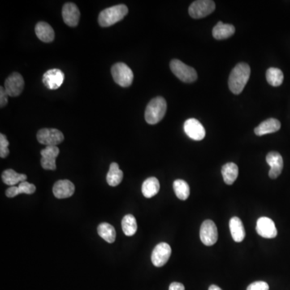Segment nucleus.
<instances>
[{
  "label": "nucleus",
  "instance_id": "obj_1",
  "mask_svg": "<svg viewBox=\"0 0 290 290\" xmlns=\"http://www.w3.org/2000/svg\"><path fill=\"white\" fill-rule=\"evenodd\" d=\"M250 74V66L248 64H238L232 70L229 77L228 85L230 91L235 95L241 93L249 80Z\"/></svg>",
  "mask_w": 290,
  "mask_h": 290
},
{
  "label": "nucleus",
  "instance_id": "obj_2",
  "mask_svg": "<svg viewBox=\"0 0 290 290\" xmlns=\"http://www.w3.org/2000/svg\"><path fill=\"white\" fill-rule=\"evenodd\" d=\"M167 110V103L162 97H154L151 100L145 110V120L149 124H157L163 119Z\"/></svg>",
  "mask_w": 290,
  "mask_h": 290
},
{
  "label": "nucleus",
  "instance_id": "obj_3",
  "mask_svg": "<svg viewBox=\"0 0 290 290\" xmlns=\"http://www.w3.org/2000/svg\"><path fill=\"white\" fill-rule=\"evenodd\" d=\"M128 13V8L124 4L116 5L104 9L98 16V23L102 27H110L120 21Z\"/></svg>",
  "mask_w": 290,
  "mask_h": 290
},
{
  "label": "nucleus",
  "instance_id": "obj_4",
  "mask_svg": "<svg viewBox=\"0 0 290 290\" xmlns=\"http://www.w3.org/2000/svg\"><path fill=\"white\" fill-rule=\"evenodd\" d=\"M170 69L174 75L182 81L183 83H191L197 80V74L196 70L181 62L180 60H172Z\"/></svg>",
  "mask_w": 290,
  "mask_h": 290
},
{
  "label": "nucleus",
  "instance_id": "obj_5",
  "mask_svg": "<svg viewBox=\"0 0 290 290\" xmlns=\"http://www.w3.org/2000/svg\"><path fill=\"white\" fill-rule=\"evenodd\" d=\"M111 74L114 82L122 87H128L133 82L134 75L132 70L126 64H114L111 68Z\"/></svg>",
  "mask_w": 290,
  "mask_h": 290
},
{
  "label": "nucleus",
  "instance_id": "obj_6",
  "mask_svg": "<svg viewBox=\"0 0 290 290\" xmlns=\"http://www.w3.org/2000/svg\"><path fill=\"white\" fill-rule=\"evenodd\" d=\"M215 10V3L211 0H197L191 3L189 14L193 19H201L210 15Z\"/></svg>",
  "mask_w": 290,
  "mask_h": 290
},
{
  "label": "nucleus",
  "instance_id": "obj_7",
  "mask_svg": "<svg viewBox=\"0 0 290 290\" xmlns=\"http://www.w3.org/2000/svg\"><path fill=\"white\" fill-rule=\"evenodd\" d=\"M39 143L46 146H57L63 142L64 135L62 131L55 128H43L36 135Z\"/></svg>",
  "mask_w": 290,
  "mask_h": 290
},
{
  "label": "nucleus",
  "instance_id": "obj_8",
  "mask_svg": "<svg viewBox=\"0 0 290 290\" xmlns=\"http://www.w3.org/2000/svg\"><path fill=\"white\" fill-rule=\"evenodd\" d=\"M200 239L204 245H214L218 240V229L214 222L210 219L204 221L200 228Z\"/></svg>",
  "mask_w": 290,
  "mask_h": 290
},
{
  "label": "nucleus",
  "instance_id": "obj_9",
  "mask_svg": "<svg viewBox=\"0 0 290 290\" xmlns=\"http://www.w3.org/2000/svg\"><path fill=\"white\" fill-rule=\"evenodd\" d=\"M172 249L167 243H160L153 249L151 260L156 267H162L170 260Z\"/></svg>",
  "mask_w": 290,
  "mask_h": 290
},
{
  "label": "nucleus",
  "instance_id": "obj_10",
  "mask_svg": "<svg viewBox=\"0 0 290 290\" xmlns=\"http://www.w3.org/2000/svg\"><path fill=\"white\" fill-rule=\"evenodd\" d=\"M24 87V81L21 74L19 73H13L5 81L4 89L8 96L17 97Z\"/></svg>",
  "mask_w": 290,
  "mask_h": 290
},
{
  "label": "nucleus",
  "instance_id": "obj_11",
  "mask_svg": "<svg viewBox=\"0 0 290 290\" xmlns=\"http://www.w3.org/2000/svg\"><path fill=\"white\" fill-rule=\"evenodd\" d=\"M256 231L261 237L273 239L278 235V230L271 218L261 217L256 222Z\"/></svg>",
  "mask_w": 290,
  "mask_h": 290
},
{
  "label": "nucleus",
  "instance_id": "obj_12",
  "mask_svg": "<svg viewBox=\"0 0 290 290\" xmlns=\"http://www.w3.org/2000/svg\"><path fill=\"white\" fill-rule=\"evenodd\" d=\"M65 80V74L58 69H52L43 75L42 82L44 85L49 90H57L61 87Z\"/></svg>",
  "mask_w": 290,
  "mask_h": 290
},
{
  "label": "nucleus",
  "instance_id": "obj_13",
  "mask_svg": "<svg viewBox=\"0 0 290 290\" xmlns=\"http://www.w3.org/2000/svg\"><path fill=\"white\" fill-rule=\"evenodd\" d=\"M184 131L189 137L197 141L203 140L205 136V130L202 124L197 119L193 118L185 122Z\"/></svg>",
  "mask_w": 290,
  "mask_h": 290
},
{
  "label": "nucleus",
  "instance_id": "obj_14",
  "mask_svg": "<svg viewBox=\"0 0 290 290\" xmlns=\"http://www.w3.org/2000/svg\"><path fill=\"white\" fill-rule=\"evenodd\" d=\"M60 150L57 146H46L40 152L41 160L40 164L43 169L47 170H55L56 158L59 155Z\"/></svg>",
  "mask_w": 290,
  "mask_h": 290
},
{
  "label": "nucleus",
  "instance_id": "obj_15",
  "mask_svg": "<svg viewBox=\"0 0 290 290\" xmlns=\"http://www.w3.org/2000/svg\"><path fill=\"white\" fill-rule=\"evenodd\" d=\"M266 161L270 165V170H269V177L272 179H276L282 174L284 162L282 155L278 152H270L266 157Z\"/></svg>",
  "mask_w": 290,
  "mask_h": 290
},
{
  "label": "nucleus",
  "instance_id": "obj_16",
  "mask_svg": "<svg viewBox=\"0 0 290 290\" xmlns=\"http://www.w3.org/2000/svg\"><path fill=\"white\" fill-rule=\"evenodd\" d=\"M62 17L65 23L70 27H76L79 24L80 11L76 4L68 2L62 8Z\"/></svg>",
  "mask_w": 290,
  "mask_h": 290
},
{
  "label": "nucleus",
  "instance_id": "obj_17",
  "mask_svg": "<svg viewBox=\"0 0 290 290\" xmlns=\"http://www.w3.org/2000/svg\"><path fill=\"white\" fill-rule=\"evenodd\" d=\"M75 187L69 180H60L56 182L53 188V193L57 198L62 199L70 197L74 193Z\"/></svg>",
  "mask_w": 290,
  "mask_h": 290
},
{
  "label": "nucleus",
  "instance_id": "obj_18",
  "mask_svg": "<svg viewBox=\"0 0 290 290\" xmlns=\"http://www.w3.org/2000/svg\"><path fill=\"white\" fill-rule=\"evenodd\" d=\"M35 32L37 37L43 42H52L55 37L53 28L46 22H39L36 25Z\"/></svg>",
  "mask_w": 290,
  "mask_h": 290
},
{
  "label": "nucleus",
  "instance_id": "obj_19",
  "mask_svg": "<svg viewBox=\"0 0 290 290\" xmlns=\"http://www.w3.org/2000/svg\"><path fill=\"white\" fill-rule=\"evenodd\" d=\"M281 128L280 121L276 119H269L264 121L255 128L256 136H261L267 134L274 133Z\"/></svg>",
  "mask_w": 290,
  "mask_h": 290
},
{
  "label": "nucleus",
  "instance_id": "obj_20",
  "mask_svg": "<svg viewBox=\"0 0 290 290\" xmlns=\"http://www.w3.org/2000/svg\"><path fill=\"white\" fill-rule=\"evenodd\" d=\"M229 227L234 241L240 243L244 240L246 235L245 230L240 218L238 217H232L229 222Z\"/></svg>",
  "mask_w": 290,
  "mask_h": 290
},
{
  "label": "nucleus",
  "instance_id": "obj_21",
  "mask_svg": "<svg viewBox=\"0 0 290 290\" xmlns=\"http://www.w3.org/2000/svg\"><path fill=\"white\" fill-rule=\"evenodd\" d=\"M235 32V28L233 25L218 22L212 30V34L216 40H224L231 37Z\"/></svg>",
  "mask_w": 290,
  "mask_h": 290
},
{
  "label": "nucleus",
  "instance_id": "obj_22",
  "mask_svg": "<svg viewBox=\"0 0 290 290\" xmlns=\"http://www.w3.org/2000/svg\"><path fill=\"white\" fill-rule=\"evenodd\" d=\"M222 175L225 183L229 186L233 184L239 175V168L232 162L225 164L222 167Z\"/></svg>",
  "mask_w": 290,
  "mask_h": 290
},
{
  "label": "nucleus",
  "instance_id": "obj_23",
  "mask_svg": "<svg viewBox=\"0 0 290 290\" xmlns=\"http://www.w3.org/2000/svg\"><path fill=\"white\" fill-rule=\"evenodd\" d=\"M160 191V182L157 178L152 177L144 181L142 185V193L147 198L157 195Z\"/></svg>",
  "mask_w": 290,
  "mask_h": 290
},
{
  "label": "nucleus",
  "instance_id": "obj_24",
  "mask_svg": "<svg viewBox=\"0 0 290 290\" xmlns=\"http://www.w3.org/2000/svg\"><path fill=\"white\" fill-rule=\"evenodd\" d=\"M2 180L5 184L15 187L16 184L26 182L27 176L25 174H18L15 170H6L2 174Z\"/></svg>",
  "mask_w": 290,
  "mask_h": 290
},
{
  "label": "nucleus",
  "instance_id": "obj_25",
  "mask_svg": "<svg viewBox=\"0 0 290 290\" xmlns=\"http://www.w3.org/2000/svg\"><path fill=\"white\" fill-rule=\"evenodd\" d=\"M123 173L117 163H111L106 176V182L110 187H117L123 180Z\"/></svg>",
  "mask_w": 290,
  "mask_h": 290
},
{
  "label": "nucleus",
  "instance_id": "obj_26",
  "mask_svg": "<svg viewBox=\"0 0 290 290\" xmlns=\"http://www.w3.org/2000/svg\"><path fill=\"white\" fill-rule=\"evenodd\" d=\"M97 234L100 237L107 242L109 244H112L115 241L116 238V231L112 225L109 224L107 222H102L97 227Z\"/></svg>",
  "mask_w": 290,
  "mask_h": 290
},
{
  "label": "nucleus",
  "instance_id": "obj_27",
  "mask_svg": "<svg viewBox=\"0 0 290 290\" xmlns=\"http://www.w3.org/2000/svg\"><path fill=\"white\" fill-rule=\"evenodd\" d=\"M174 190L177 197L183 201L187 200L191 193V189L189 187L188 183L182 179L174 181Z\"/></svg>",
  "mask_w": 290,
  "mask_h": 290
},
{
  "label": "nucleus",
  "instance_id": "obj_28",
  "mask_svg": "<svg viewBox=\"0 0 290 290\" xmlns=\"http://www.w3.org/2000/svg\"><path fill=\"white\" fill-rule=\"evenodd\" d=\"M122 229L127 236H132L137 231V222L132 214H127L122 220Z\"/></svg>",
  "mask_w": 290,
  "mask_h": 290
},
{
  "label": "nucleus",
  "instance_id": "obj_29",
  "mask_svg": "<svg viewBox=\"0 0 290 290\" xmlns=\"http://www.w3.org/2000/svg\"><path fill=\"white\" fill-rule=\"evenodd\" d=\"M266 79L270 85L278 87L283 83L284 74L279 69L272 67V68H269L266 72Z\"/></svg>",
  "mask_w": 290,
  "mask_h": 290
},
{
  "label": "nucleus",
  "instance_id": "obj_30",
  "mask_svg": "<svg viewBox=\"0 0 290 290\" xmlns=\"http://www.w3.org/2000/svg\"><path fill=\"white\" fill-rule=\"evenodd\" d=\"M9 142L6 136L3 134H0V157L6 158L9 154Z\"/></svg>",
  "mask_w": 290,
  "mask_h": 290
},
{
  "label": "nucleus",
  "instance_id": "obj_31",
  "mask_svg": "<svg viewBox=\"0 0 290 290\" xmlns=\"http://www.w3.org/2000/svg\"><path fill=\"white\" fill-rule=\"evenodd\" d=\"M18 188H19V194L20 193L32 194V193L36 192V190L34 185L32 184V183H29L28 182H23L21 183H19V186H18Z\"/></svg>",
  "mask_w": 290,
  "mask_h": 290
},
{
  "label": "nucleus",
  "instance_id": "obj_32",
  "mask_svg": "<svg viewBox=\"0 0 290 290\" xmlns=\"http://www.w3.org/2000/svg\"><path fill=\"white\" fill-rule=\"evenodd\" d=\"M247 290H269V286L265 282H255L248 286Z\"/></svg>",
  "mask_w": 290,
  "mask_h": 290
},
{
  "label": "nucleus",
  "instance_id": "obj_33",
  "mask_svg": "<svg viewBox=\"0 0 290 290\" xmlns=\"http://www.w3.org/2000/svg\"><path fill=\"white\" fill-rule=\"evenodd\" d=\"M7 93L5 91L4 87H0V106L4 107L7 104Z\"/></svg>",
  "mask_w": 290,
  "mask_h": 290
},
{
  "label": "nucleus",
  "instance_id": "obj_34",
  "mask_svg": "<svg viewBox=\"0 0 290 290\" xmlns=\"http://www.w3.org/2000/svg\"><path fill=\"white\" fill-rule=\"evenodd\" d=\"M19 188L18 187H11L6 191V196L7 197H14L19 195Z\"/></svg>",
  "mask_w": 290,
  "mask_h": 290
},
{
  "label": "nucleus",
  "instance_id": "obj_35",
  "mask_svg": "<svg viewBox=\"0 0 290 290\" xmlns=\"http://www.w3.org/2000/svg\"><path fill=\"white\" fill-rule=\"evenodd\" d=\"M169 290H185V286L179 282H173L170 285Z\"/></svg>",
  "mask_w": 290,
  "mask_h": 290
},
{
  "label": "nucleus",
  "instance_id": "obj_36",
  "mask_svg": "<svg viewBox=\"0 0 290 290\" xmlns=\"http://www.w3.org/2000/svg\"><path fill=\"white\" fill-rule=\"evenodd\" d=\"M222 290L221 288H219L218 286H215V285H212L209 287V290Z\"/></svg>",
  "mask_w": 290,
  "mask_h": 290
}]
</instances>
